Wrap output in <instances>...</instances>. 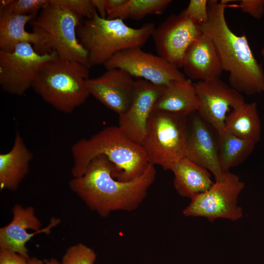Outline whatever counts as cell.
I'll return each instance as SVG.
<instances>
[{
    "label": "cell",
    "instance_id": "cell-1",
    "mask_svg": "<svg viewBox=\"0 0 264 264\" xmlns=\"http://www.w3.org/2000/svg\"><path fill=\"white\" fill-rule=\"evenodd\" d=\"M113 164L103 155L93 158L83 176L73 177L69 187L92 211L101 217L117 211L136 210L155 180L156 169L149 164L139 177L127 181L113 176Z\"/></svg>",
    "mask_w": 264,
    "mask_h": 264
},
{
    "label": "cell",
    "instance_id": "cell-2",
    "mask_svg": "<svg viewBox=\"0 0 264 264\" xmlns=\"http://www.w3.org/2000/svg\"><path fill=\"white\" fill-rule=\"evenodd\" d=\"M225 0H209V19L200 25L212 39L219 54L223 71L229 73L230 86L248 95L264 93L263 65L255 57L245 35L238 36L229 27Z\"/></svg>",
    "mask_w": 264,
    "mask_h": 264
},
{
    "label": "cell",
    "instance_id": "cell-3",
    "mask_svg": "<svg viewBox=\"0 0 264 264\" xmlns=\"http://www.w3.org/2000/svg\"><path fill=\"white\" fill-rule=\"evenodd\" d=\"M73 177L84 175L95 157L106 156L113 164V176L122 181L142 175L150 163L143 146L130 139L118 126L107 127L88 138H81L71 147Z\"/></svg>",
    "mask_w": 264,
    "mask_h": 264
},
{
    "label": "cell",
    "instance_id": "cell-4",
    "mask_svg": "<svg viewBox=\"0 0 264 264\" xmlns=\"http://www.w3.org/2000/svg\"><path fill=\"white\" fill-rule=\"evenodd\" d=\"M153 22L134 28L121 19L101 18L97 12L82 22L77 29L78 38L87 50L89 67L104 65L114 54L129 48L143 46L155 29Z\"/></svg>",
    "mask_w": 264,
    "mask_h": 264
},
{
    "label": "cell",
    "instance_id": "cell-5",
    "mask_svg": "<svg viewBox=\"0 0 264 264\" xmlns=\"http://www.w3.org/2000/svg\"><path fill=\"white\" fill-rule=\"evenodd\" d=\"M89 68L82 63L58 57L43 65L32 88L54 109L70 113L90 95L87 84Z\"/></svg>",
    "mask_w": 264,
    "mask_h": 264
},
{
    "label": "cell",
    "instance_id": "cell-6",
    "mask_svg": "<svg viewBox=\"0 0 264 264\" xmlns=\"http://www.w3.org/2000/svg\"><path fill=\"white\" fill-rule=\"evenodd\" d=\"M81 19L64 0H50L31 23L32 31L43 36L50 50L55 51L59 58L89 67L88 52L77 37Z\"/></svg>",
    "mask_w": 264,
    "mask_h": 264
},
{
    "label": "cell",
    "instance_id": "cell-7",
    "mask_svg": "<svg viewBox=\"0 0 264 264\" xmlns=\"http://www.w3.org/2000/svg\"><path fill=\"white\" fill-rule=\"evenodd\" d=\"M188 115L153 110L148 121L143 146L150 164L170 170L186 156Z\"/></svg>",
    "mask_w": 264,
    "mask_h": 264
},
{
    "label": "cell",
    "instance_id": "cell-8",
    "mask_svg": "<svg viewBox=\"0 0 264 264\" xmlns=\"http://www.w3.org/2000/svg\"><path fill=\"white\" fill-rule=\"evenodd\" d=\"M244 187L238 176L224 172L223 180L215 181L207 191L191 198L183 214L186 217H204L212 222L218 219L237 220L243 216L242 209L237 204Z\"/></svg>",
    "mask_w": 264,
    "mask_h": 264
},
{
    "label": "cell",
    "instance_id": "cell-9",
    "mask_svg": "<svg viewBox=\"0 0 264 264\" xmlns=\"http://www.w3.org/2000/svg\"><path fill=\"white\" fill-rule=\"evenodd\" d=\"M58 57L55 51L41 54L30 44H18L11 52L0 50V86L9 94L21 96L32 88L43 65Z\"/></svg>",
    "mask_w": 264,
    "mask_h": 264
},
{
    "label": "cell",
    "instance_id": "cell-10",
    "mask_svg": "<svg viewBox=\"0 0 264 264\" xmlns=\"http://www.w3.org/2000/svg\"><path fill=\"white\" fill-rule=\"evenodd\" d=\"M107 69L119 68L132 77L142 79L162 87L186 79L176 66L160 56L143 51L140 47L123 50L114 54L104 65Z\"/></svg>",
    "mask_w": 264,
    "mask_h": 264
},
{
    "label": "cell",
    "instance_id": "cell-11",
    "mask_svg": "<svg viewBox=\"0 0 264 264\" xmlns=\"http://www.w3.org/2000/svg\"><path fill=\"white\" fill-rule=\"evenodd\" d=\"M202 33L193 20L181 13L173 14L155 27L152 37L158 55L181 68L188 48Z\"/></svg>",
    "mask_w": 264,
    "mask_h": 264
},
{
    "label": "cell",
    "instance_id": "cell-12",
    "mask_svg": "<svg viewBox=\"0 0 264 264\" xmlns=\"http://www.w3.org/2000/svg\"><path fill=\"white\" fill-rule=\"evenodd\" d=\"M199 102L198 115L218 132L223 130L227 113L244 103L241 93L220 78L194 84Z\"/></svg>",
    "mask_w": 264,
    "mask_h": 264
},
{
    "label": "cell",
    "instance_id": "cell-13",
    "mask_svg": "<svg viewBox=\"0 0 264 264\" xmlns=\"http://www.w3.org/2000/svg\"><path fill=\"white\" fill-rule=\"evenodd\" d=\"M12 212V220L0 228V249L16 253L28 260L29 257L26 243L38 234H49L51 229L58 224L60 220L53 218L48 225L41 229L42 223L33 207H23L16 204Z\"/></svg>",
    "mask_w": 264,
    "mask_h": 264
},
{
    "label": "cell",
    "instance_id": "cell-14",
    "mask_svg": "<svg viewBox=\"0 0 264 264\" xmlns=\"http://www.w3.org/2000/svg\"><path fill=\"white\" fill-rule=\"evenodd\" d=\"M164 87L142 79L135 81L132 102L128 110L119 115L118 126L132 141L142 144L149 117Z\"/></svg>",
    "mask_w": 264,
    "mask_h": 264
},
{
    "label": "cell",
    "instance_id": "cell-15",
    "mask_svg": "<svg viewBox=\"0 0 264 264\" xmlns=\"http://www.w3.org/2000/svg\"><path fill=\"white\" fill-rule=\"evenodd\" d=\"M135 81L125 70L111 68L97 78L88 79L87 84L90 95L120 115L132 102Z\"/></svg>",
    "mask_w": 264,
    "mask_h": 264
},
{
    "label": "cell",
    "instance_id": "cell-16",
    "mask_svg": "<svg viewBox=\"0 0 264 264\" xmlns=\"http://www.w3.org/2000/svg\"><path fill=\"white\" fill-rule=\"evenodd\" d=\"M207 124L199 115L194 116L189 133L186 157L211 172L215 181L224 178L219 160L218 139Z\"/></svg>",
    "mask_w": 264,
    "mask_h": 264
},
{
    "label": "cell",
    "instance_id": "cell-17",
    "mask_svg": "<svg viewBox=\"0 0 264 264\" xmlns=\"http://www.w3.org/2000/svg\"><path fill=\"white\" fill-rule=\"evenodd\" d=\"M182 67L191 80L205 81L220 78L223 71L221 61L214 42L207 33L203 31L189 47Z\"/></svg>",
    "mask_w": 264,
    "mask_h": 264
},
{
    "label": "cell",
    "instance_id": "cell-18",
    "mask_svg": "<svg viewBox=\"0 0 264 264\" xmlns=\"http://www.w3.org/2000/svg\"><path fill=\"white\" fill-rule=\"evenodd\" d=\"M36 16L0 11V50L11 52L18 44L27 43L31 44L39 53L52 52L43 36L33 31L29 32L25 29L26 23Z\"/></svg>",
    "mask_w": 264,
    "mask_h": 264
},
{
    "label": "cell",
    "instance_id": "cell-19",
    "mask_svg": "<svg viewBox=\"0 0 264 264\" xmlns=\"http://www.w3.org/2000/svg\"><path fill=\"white\" fill-rule=\"evenodd\" d=\"M33 158V154L17 131L11 149L0 154V189L16 190L28 173Z\"/></svg>",
    "mask_w": 264,
    "mask_h": 264
},
{
    "label": "cell",
    "instance_id": "cell-20",
    "mask_svg": "<svg viewBox=\"0 0 264 264\" xmlns=\"http://www.w3.org/2000/svg\"><path fill=\"white\" fill-rule=\"evenodd\" d=\"M199 106L194 84L190 79L172 82L164 87L153 110L188 115L197 112Z\"/></svg>",
    "mask_w": 264,
    "mask_h": 264
},
{
    "label": "cell",
    "instance_id": "cell-21",
    "mask_svg": "<svg viewBox=\"0 0 264 264\" xmlns=\"http://www.w3.org/2000/svg\"><path fill=\"white\" fill-rule=\"evenodd\" d=\"M170 170L174 176V187L183 197L191 198L207 191L214 183L209 171L186 157L176 162Z\"/></svg>",
    "mask_w": 264,
    "mask_h": 264
},
{
    "label": "cell",
    "instance_id": "cell-22",
    "mask_svg": "<svg viewBox=\"0 0 264 264\" xmlns=\"http://www.w3.org/2000/svg\"><path fill=\"white\" fill-rule=\"evenodd\" d=\"M223 130L238 137L256 144L261 133L257 103L244 102L233 109L226 116Z\"/></svg>",
    "mask_w": 264,
    "mask_h": 264
},
{
    "label": "cell",
    "instance_id": "cell-23",
    "mask_svg": "<svg viewBox=\"0 0 264 264\" xmlns=\"http://www.w3.org/2000/svg\"><path fill=\"white\" fill-rule=\"evenodd\" d=\"M217 133L219 160L223 173L242 164L255 148V143L238 137L224 130Z\"/></svg>",
    "mask_w": 264,
    "mask_h": 264
},
{
    "label": "cell",
    "instance_id": "cell-24",
    "mask_svg": "<svg viewBox=\"0 0 264 264\" xmlns=\"http://www.w3.org/2000/svg\"><path fill=\"white\" fill-rule=\"evenodd\" d=\"M171 0H127L120 7L107 14L108 19L141 20L149 15L161 14Z\"/></svg>",
    "mask_w": 264,
    "mask_h": 264
},
{
    "label": "cell",
    "instance_id": "cell-25",
    "mask_svg": "<svg viewBox=\"0 0 264 264\" xmlns=\"http://www.w3.org/2000/svg\"><path fill=\"white\" fill-rule=\"evenodd\" d=\"M96 254L90 247L78 243L69 247L64 254L62 264H94Z\"/></svg>",
    "mask_w": 264,
    "mask_h": 264
},
{
    "label": "cell",
    "instance_id": "cell-26",
    "mask_svg": "<svg viewBox=\"0 0 264 264\" xmlns=\"http://www.w3.org/2000/svg\"><path fill=\"white\" fill-rule=\"evenodd\" d=\"M50 0H10L5 7L0 9V11L21 15H37L45 6Z\"/></svg>",
    "mask_w": 264,
    "mask_h": 264
},
{
    "label": "cell",
    "instance_id": "cell-27",
    "mask_svg": "<svg viewBox=\"0 0 264 264\" xmlns=\"http://www.w3.org/2000/svg\"><path fill=\"white\" fill-rule=\"evenodd\" d=\"M208 3L207 0H191L180 13L201 25L208 21Z\"/></svg>",
    "mask_w": 264,
    "mask_h": 264
},
{
    "label": "cell",
    "instance_id": "cell-28",
    "mask_svg": "<svg viewBox=\"0 0 264 264\" xmlns=\"http://www.w3.org/2000/svg\"><path fill=\"white\" fill-rule=\"evenodd\" d=\"M67 6L80 18H92L97 12L92 0H64Z\"/></svg>",
    "mask_w": 264,
    "mask_h": 264
},
{
    "label": "cell",
    "instance_id": "cell-29",
    "mask_svg": "<svg viewBox=\"0 0 264 264\" xmlns=\"http://www.w3.org/2000/svg\"><path fill=\"white\" fill-rule=\"evenodd\" d=\"M238 6L242 12L257 19L264 14V0H242Z\"/></svg>",
    "mask_w": 264,
    "mask_h": 264
},
{
    "label": "cell",
    "instance_id": "cell-30",
    "mask_svg": "<svg viewBox=\"0 0 264 264\" xmlns=\"http://www.w3.org/2000/svg\"><path fill=\"white\" fill-rule=\"evenodd\" d=\"M0 264H28V260L11 251L0 249Z\"/></svg>",
    "mask_w": 264,
    "mask_h": 264
},
{
    "label": "cell",
    "instance_id": "cell-31",
    "mask_svg": "<svg viewBox=\"0 0 264 264\" xmlns=\"http://www.w3.org/2000/svg\"><path fill=\"white\" fill-rule=\"evenodd\" d=\"M92 1L99 16L102 18L106 19L107 16L106 12L107 0H92Z\"/></svg>",
    "mask_w": 264,
    "mask_h": 264
},
{
    "label": "cell",
    "instance_id": "cell-32",
    "mask_svg": "<svg viewBox=\"0 0 264 264\" xmlns=\"http://www.w3.org/2000/svg\"><path fill=\"white\" fill-rule=\"evenodd\" d=\"M127 0H107L106 12L109 14L122 5Z\"/></svg>",
    "mask_w": 264,
    "mask_h": 264
},
{
    "label": "cell",
    "instance_id": "cell-33",
    "mask_svg": "<svg viewBox=\"0 0 264 264\" xmlns=\"http://www.w3.org/2000/svg\"><path fill=\"white\" fill-rule=\"evenodd\" d=\"M28 264H61L56 259L52 258L46 261L44 263L35 257L29 258L28 259Z\"/></svg>",
    "mask_w": 264,
    "mask_h": 264
},
{
    "label": "cell",
    "instance_id": "cell-34",
    "mask_svg": "<svg viewBox=\"0 0 264 264\" xmlns=\"http://www.w3.org/2000/svg\"><path fill=\"white\" fill-rule=\"evenodd\" d=\"M261 55L264 57V45L263 46V47L261 49Z\"/></svg>",
    "mask_w": 264,
    "mask_h": 264
}]
</instances>
